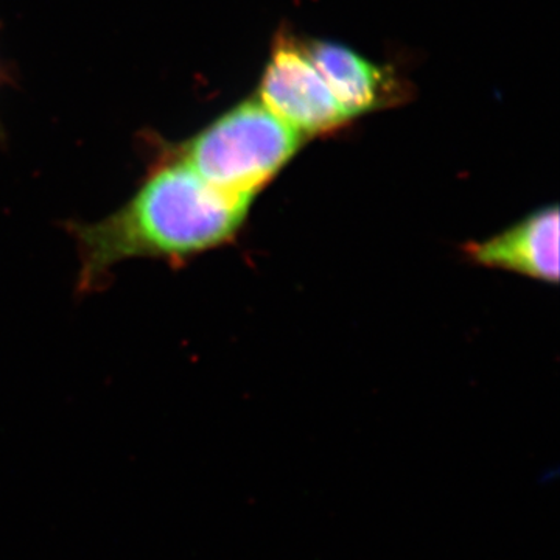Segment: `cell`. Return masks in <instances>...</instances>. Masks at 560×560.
Instances as JSON below:
<instances>
[{
  "mask_svg": "<svg viewBox=\"0 0 560 560\" xmlns=\"http://www.w3.org/2000/svg\"><path fill=\"white\" fill-rule=\"evenodd\" d=\"M305 49L349 119L399 102L407 90L396 70L342 44L307 40Z\"/></svg>",
  "mask_w": 560,
  "mask_h": 560,
  "instance_id": "cell-4",
  "label": "cell"
},
{
  "mask_svg": "<svg viewBox=\"0 0 560 560\" xmlns=\"http://www.w3.org/2000/svg\"><path fill=\"white\" fill-rule=\"evenodd\" d=\"M250 201L217 190L180 160L167 162L98 223L77 226L81 287H94L120 261L183 260L234 237Z\"/></svg>",
  "mask_w": 560,
  "mask_h": 560,
  "instance_id": "cell-1",
  "label": "cell"
},
{
  "mask_svg": "<svg viewBox=\"0 0 560 560\" xmlns=\"http://www.w3.org/2000/svg\"><path fill=\"white\" fill-rule=\"evenodd\" d=\"M471 257L488 267L504 268L558 283L559 280V209L533 213L492 241L475 245Z\"/></svg>",
  "mask_w": 560,
  "mask_h": 560,
  "instance_id": "cell-5",
  "label": "cell"
},
{
  "mask_svg": "<svg viewBox=\"0 0 560 560\" xmlns=\"http://www.w3.org/2000/svg\"><path fill=\"white\" fill-rule=\"evenodd\" d=\"M259 95L261 105L301 138L327 135L350 120L313 65L305 43L287 31L276 35Z\"/></svg>",
  "mask_w": 560,
  "mask_h": 560,
  "instance_id": "cell-3",
  "label": "cell"
},
{
  "mask_svg": "<svg viewBox=\"0 0 560 560\" xmlns=\"http://www.w3.org/2000/svg\"><path fill=\"white\" fill-rule=\"evenodd\" d=\"M301 139L260 102L248 101L191 138L179 160L217 190L253 200L296 153Z\"/></svg>",
  "mask_w": 560,
  "mask_h": 560,
  "instance_id": "cell-2",
  "label": "cell"
}]
</instances>
